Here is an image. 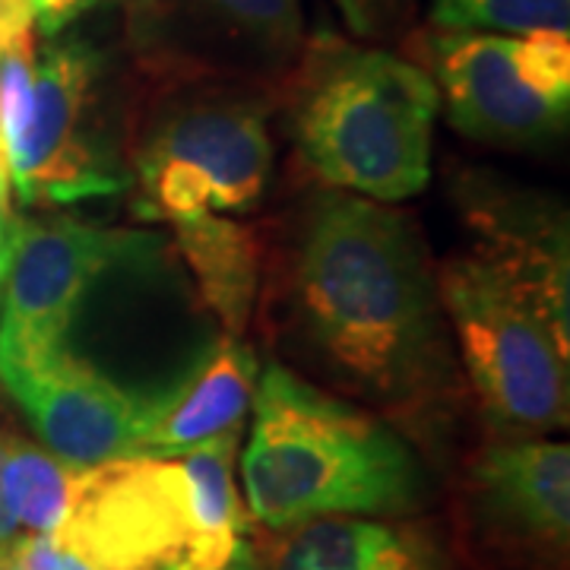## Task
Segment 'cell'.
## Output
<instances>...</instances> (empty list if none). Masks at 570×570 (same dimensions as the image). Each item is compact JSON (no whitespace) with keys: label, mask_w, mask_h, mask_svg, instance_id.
Returning a JSON list of instances; mask_svg holds the SVG:
<instances>
[{"label":"cell","mask_w":570,"mask_h":570,"mask_svg":"<svg viewBox=\"0 0 570 570\" xmlns=\"http://www.w3.org/2000/svg\"><path fill=\"white\" fill-rule=\"evenodd\" d=\"M264 273L269 340L343 400L419 415L460 396L438 279L403 213L317 190Z\"/></svg>","instance_id":"6da1fadb"},{"label":"cell","mask_w":570,"mask_h":570,"mask_svg":"<svg viewBox=\"0 0 570 570\" xmlns=\"http://www.w3.org/2000/svg\"><path fill=\"white\" fill-rule=\"evenodd\" d=\"M242 456L250 517L288 532L324 517H403L422 504L425 475L406 441L367 409L283 365L254 393Z\"/></svg>","instance_id":"7a4b0ae2"},{"label":"cell","mask_w":570,"mask_h":570,"mask_svg":"<svg viewBox=\"0 0 570 570\" xmlns=\"http://www.w3.org/2000/svg\"><path fill=\"white\" fill-rule=\"evenodd\" d=\"M438 102L425 67L336 36L307 39L279 92L307 171L381 204L425 190Z\"/></svg>","instance_id":"3957f363"},{"label":"cell","mask_w":570,"mask_h":570,"mask_svg":"<svg viewBox=\"0 0 570 570\" xmlns=\"http://www.w3.org/2000/svg\"><path fill=\"white\" fill-rule=\"evenodd\" d=\"M279 92L257 80L140 77L124 118V156L142 213L175 223L257 204L273 171L269 115Z\"/></svg>","instance_id":"277c9868"},{"label":"cell","mask_w":570,"mask_h":570,"mask_svg":"<svg viewBox=\"0 0 570 570\" xmlns=\"http://www.w3.org/2000/svg\"><path fill=\"white\" fill-rule=\"evenodd\" d=\"M460 362L491 431L508 441L568 425L570 336L479 254H453L434 273Z\"/></svg>","instance_id":"5b68a950"},{"label":"cell","mask_w":570,"mask_h":570,"mask_svg":"<svg viewBox=\"0 0 570 570\" xmlns=\"http://www.w3.org/2000/svg\"><path fill=\"white\" fill-rule=\"evenodd\" d=\"M108 70V51L86 32L63 29L36 51L29 115L20 137L3 149L10 184L26 206L80 204L127 184L105 140Z\"/></svg>","instance_id":"8992f818"},{"label":"cell","mask_w":570,"mask_h":570,"mask_svg":"<svg viewBox=\"0 0 570 570\" xmlns=\"http://www.w3.org/2000/svg\"><path fill=\"white\" fill-rule=\"evenodd\" d=\"M124 45L146 80H257L305 51L302 0H121Z\"/></svg>","instance_id":"52a82bcc"},{"label":"cell","mask_w":570,"mask_h":570,"mask_svg":"<svg viewBox=\"0 0 570 570\" xmlns=\"http://www.w3.org/2000/svg\"><path fill=\"white\" fill-rule=\"evenodd\" d=\"M159 242L142 232L73 219H20L3 276L0 381L70 352V330L92 285L115 266L149 264Z\"/></svg>","instance_id":"ba28073f"},{"label":"cell","mask_w":570,"mask_h":570,"mask_svg":"<svg viewBox=\"0 0 570 570\" xmlns=\"http://www.w3.org/2000/svg\"><path fill=\"white\" fill-rule=\"evenodd\" d=\"M51 539L92 570H171L190 549L181 466L124 456L80 469Z\"/></svg>","instance_id":"9c48e42d"},{"label":"cell","mask_w":570,"mask_h":570,"mask_svg":"<svg viewBox=\"0 0 570 570\" xmlns=\"http://www.w3.org/2000/svg\"><path fill=\"white\" fill-rule=\"evenodd\" d=\"M3 384L26 409L45 450L73 469L137 456L165 400V390L121 387L73 352H61Z\"/></svg>","instance_id":"30bf717a"},{"label":"cell","mask_w":570,"mask_h":570,"mask_svg":"<svg viewBox=\"0 0 570 570\" xmlns=\"http://www.w3.org/2000/svg\"><path fill=\"white\" fill-rule=\"evenodd\" d=\"M513 45L508 36L438 26L415 36V58L441 86L450 124L472 140L535 146L568 127V105L551 102L520 77Z\"/></svg>","instance_id":"8fae6325"},{"label":"cell","mask_w":570,"mask_h":570,"mask_svg":"<svg viewBox=\"0 0 570 570\" xmlns=\"http://www.w3.org/2000/svg\"><path fill=\"white\" fill-rule=\"evenodd\" d=\"M466 219L475 232L472 254L501 269L570 336L568 219L551 204L504 187H472Z\"/></svg>","instance_id":"7c38bea8"},{"label":"cell","mask_w":570,"mask_h":570,"mask_svg":"<svg viewBox=\"0 0 570 570\" xmlns=\"http://www.w3.org/2000/svg\"><path fill=\"white\" fill-rule=\"evenodd\" d=\"M469 482L489 527L523 546L568 551V444L532 438L489 444L469 463Z\"/></svg>","instance_id":"4fadbf2b"},{"label":"cell","mask_w":570,"mask_h":570,"mask_svg":"<svg viewBox=\"0 0 570 570\" xmlns=\"http://www.w3.org/2000/svg\"><path fill=\"white\" fill-rule=\"evenodd\" d=\"M257 355L235 336L213 346L194 367L165 387V400L137 456L175 460L204 441L242 428L254 400Z\"/></svg>","instance_id":"5bb4252c"},{"label":"cell","mask_w":570,"mask_h":570,"mask_svg":"<svg viewBox=\"0 0 570 570\" xmlns=\"http://www.w3.org/2000/svg\"><path fill=\"white\" fill-rule=\"evenodd\" d=\"M273 570H450L415 527L374 517H324L288 530Z\"/></svg>","instance_id":"9a60e30c"},{"label":"cell","mask_w":570,"mask_h":570,"mask_svg":"<svg viewBox=\"0 0 570 570\" xmlns=\"http://www.w3.org/2000/svg\"><path fill=\"white\" fill-rule=\"evenodd\" d=\"M175 242L190 266L204 305L232 336H242L257 311L266 245L250 225L223 216L175 219Z\"/></svg>","instance_id":"2e32d148"},{"label":"cell","mask_w":570,"mask_h":570,"mask_svg":"<svg viewBox=\"0 0 570 570\" xmlns=\"http://www.w3.org/2000/svg\"><path fill=\"white\" fill-rule=\"evenodd\" d=\"M238 431L242 428H232L204 441L200 448L175 456L187 485L190 510V549L184 561L200 570L223 568L235 542L250 530L254 520L235 489Z\"/></svg>","instance_id":"e0dca14e"},{"label":"cell","mask_w":570,"mask_h":570,"mask_svg":"<svg viewBox=\"0 0 570 570\" xmlns=\"http://www.w3.org/2000/svg\"><path fill=\"white\" fill-rule=\"evenodd\" d=\"M77 472L80 469L67 466L51 450L7 438L0 485L17 527L36 535H51L58 530Z\"/></svg>","instance_id":"ac0fdd59"},{"label":"cell","mask_w":570,"mask_h":570,"mask_svg":"<svg viewBox=\"0 0 570 570\" xmlns=\"http://www.w3.org/2000/svg\"><path fill=\"white\" fill-rule=\"evenodd\" d=\"M431 22L438 29L532 36L570 29V0H434Z\"/></svg>","instance_id":"d6986e66"},{"label":"cell","mask_w":570,"mask_h":570,"mask_svg":"<svg viewBox=\"0 0 570 570\" xmlns=\"http://www.w3.org/2000/svg\"><path fill=\"white\" fill-rule=\"evenodd\" d=\"M520 77L551 102L570 105V39L561 32H532L513 45Z\"/></svg>","instance_id":"ffe728a7"},{"label":"cell","mask_w":570,"mask_h":570,"mask_svg":"<svg viewBox=\"0 0 570 570\" xmlns=\"http://www.w3.org/2000/svg\"><path fill=\"white\" fill-rule=\"evenodd\" d=\"M336 7L358 39H387L406 26L415 0H336Z\"/></svg>","instance_id":"44dd1931"},{"label":"cell","mask_w":570,"mask_h":570,"mask_svg":"<svg viewBox=\"0 0 570 570\" xmlns=\"http://www.w3.org/2000/svg\"><path fill=\"white\" fill-rule=\"evenodd\" d=\"M7 551H10L26 570H92L86 568L80 558H73L70 551H63L51 535H36V532L17 535V542Z\"/></svg>","instance_id":"7402d4cb"},{"label":"cell","mask_w":570,"mask_h":570,"mask_svg":"<svg viewBox=\"0 0 570 570\" xmlns=\"http://www.w3.org/2000/svg\"><path fill=\"white\" fill-rule=\"evenodd\" d=\"M32 3V20L39 22L41 36H58L63 29H70L77 17L86 10H92L99 0H29Z\"/></svg>","instance_id":"603a6c76"},{"label":"cell","mask_w":570,"mask_h":570,"mask_svg":"<svg viewBox=\"0 0 570 570\" xmlns=\"http://www.w3.org/2000/svg\"><path fill=\"white\" fill-rule=\"evenodd\" d=\"M32 3L29 0H0V55L13 45L32 39Z\"/></svg>","instance_id":"cb8c5ba5"},{"label":"cell","mask_w":570,"mask_h":570,"mask_svg":"<svg viewBox=\"0 0 570 570\" xmlns=\"http://www.w3.org/2000/svg\"><path fill=\"white\" fill-rule=\"evenodd\" d=\"M171 570H200V568H194V564H187V561H178ZM216 570H266V564H264V558H261V551L254 549L245 535H242V539L235 542L232 554H228V561H225L223 568H216Z\"/></svg>","instance_id":"d4e9b609"},{"label":"cell","mask_w":570,"mask_h":570,"mask_svg":"<svg viewBox=\"0 0 570 570\" xmlns=\"http://www.w3.org/2000/svg\"><path fill=\"white\" fill-rule=\"evenodd\" d=\"M3 453H7V434H0V469H3ZM17 535H20V527L3 501V485H0V554L17 542Z\"/></svg>","instance_id":"484cf974"},{"label":"cell","mask_w":570,"mask_h":570,"mask_svg":"<svg viewBox=\"0 0 570 570\" xmlns=\"http://www.w3.org/2000/svg\"><path fill=\"white\" fill-rule=\"evenodd\" d=\"M20 228V225H17ZM13 242H17V232L3 235L0 232V285H3V276H7V264H10V254H13Z\"/></svg>","instance_id":"4316f807"},{"label":"cell","mask_w":570,"mask_h":570,"mask_svg":"<svg viewBox=\"0 0 570 570\" xmlns=\"http://www.w3.org/2000/svg\"><path fill=\"white\" fill-rule=\"evenodd\" d=\"M0 570H26V568H22L20 561H17L10 551H3V554H0Z\"/></svg>","instance_id":"83f0119b"},{"label":"cell","mask_w":570,"mask_h":570,"mask_svg":"<svg viewBox=\"0 0 570 570\" xmlns=\"http://www.w3.org/2000/svg\"><path fill=\"white\" fill-rule=\"evenodd\" d=\"M0 181L10 184V171H7V159H3V149H0Z\"/></svg>","instance_id":"f1b7e54d"}]
</instances>
